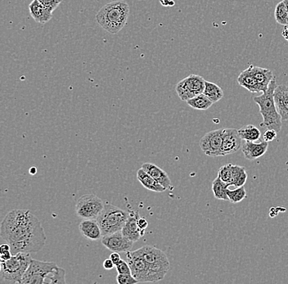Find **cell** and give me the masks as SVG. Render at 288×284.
<instances>
[{
    "label": "cell",
    "mask_w": 288,
    "mask_h": 284,
    "mask_svg": "<svg viewBox=\"0 0 288 284\" xmlns=\"http://www.w3.org/2000/svg\"><path fill=\"white\" fill-rule=\"evenodd\" d=\"M232 166L233 164H226L220 167V169L218 171L217 177L220 178V180L226 183L230 186L231 180H232Z\"/></svg>",
    "instance_id": "31"
},
{
    "label": "cell",
    "mask_w": 288,
    "mask_h": 284,
    "mask_svg": "<svg viewBox=\"0 0 288 284\" xmlns=\"http://www.w3.org/2000/svg\"><path fill=\"white\" fill-rule=\"evenodd\" d=\"M66 282V271L59 267L52 273L47 281V283L51 284H65Z\"/></svg>",
    "instance_id": "30"
},
{
    "label": "cell",
    "mask_w": 288,
    "mask_h": 284,
    "mask_svg": "<svg viewBox=\"0 0 288 284\" xmlns=\"http://www.w3.org/2000/svg\"><path fill=\"white\" fill-rule=\"evenodd\" d=\"M136 252L149 265L152 282H159L164 278L170 270V261L162 251L146 245L136 250Z\"/></svg>",
    "instance_id": "5"
},
{
    "label": "cell",
    "mask_w": 288,
    "mask_h": 284,
    "mask_svg": "<svg viewBox=\"0 0 288 284\" xmlns=\"http://www.w3.org/2000/svg\"><path fill=\"white\" fill-rule=\"evenodd\" d=\"M248 172L243 167L236 165L232 166V180L230 186H235L237 188L244 186L248 180Z\"/></svg>",
    "instance_id": "25"
},
{
    "label": "cell",
    "mask_w": 288,
    "mask_h": 284,
    "mask_svg": "<svg viewBox=\"0 0 288 284\" xmlns=\"http://www.w3.org/2000/svg\"><path fill=\"white\" fill-rule=\"evenodd\" d=\"M140 217L139 212H134L130 214L128 220L125 224L123 229H121L122 233L125 237H127L129 240H131L133 242H136L141 238L142 236L144 234V231L142 230L139 228L138 220Z\"/></svg>",
    "instance_id": "14"
},
{
    "label": "cell",
    "mask_w": 288,
    "mask_h": 284,
    "mask_svg": "<svg viewBox=\"0 0 288 284\" xmlns=\"http://www.w3.org/2000/svg\"><path fill=\"white\" fill-rule=\"evenodd\" d=\"M282 37L288 42V26H285L283 31L282 33Z\"/></svg>",
    "instance_id": "41"
},
{
    "label": "cell",
    "mask_w": 288,
    "mask_h": 284,
    "mask_svg": "<svg viewBox=\"0 0 288 284\" xmlns=\"http://www.w3.org/2000/svg\"><path fill=\"white\" fill-rule=\"evenodd\" d=\"M187 103L188 106L196 110L209 109L213 104L212 101L210 100L203 93L187 101Z\"/></svg>",
    "instance_id": "26"
},
{
    "label": "cell",
    "mask_w": 288,
    "mask_h": 284,
    "mask_svg": "<svg viewBox=\"0 0 288 284\" xmlns=\"http://www.w3.org/2000/svg\"><path fill=\"white\" fill-rule=\"evenodd\" d=\"M228 185L226 183L220 180V178H216L212 183V191H213L214 196L218 200H224L228 201L227 191H228Z\"/></svg>",
    "instance_id": "27"
},
{
    "label": "cell",
    "mask_w": 288,
    "mask_h": 284,
    "mask_svg": "<svg viewBox=\"0 0 288 284\" xmlns=\"http://www.w3.org/2000/svg\"><path fill=\"white\" fill-rule=\"evenodd\" d=\"M160 5L164 7L175 6V0H160Z\"/></svg>",
    "instance_id": "40"
},
{
    "label": "cell",
    "mask_w": 288,
    "mask_h": 284,
    "mask_svg": "<svg viewBox=\"0 0 288 284\" xmlns=\"http://www.w3.org/2000/svg\"><path fill=\"white\" fill-rule=\"evenodd\" d=\"M237 83L239 84L241 87L245 88L249 92L253 94L261 92L258 84L249 67L240 73V75L237 77Z\"/></svg>",
    "instance_id": "21"
},
{
    "label": "cell",
    "mask_w": 288,
    "mask_h": 284,
    "mask_svg": "<svg viewBox=\"0 0 288 284\" xmlns=\"http://www.w3.org/2000/svg\"><path fill=\"white\" fill-rule=\"evenodd\" d=\"M277 131H274V130H270V129H268L266 131H265V134H264V141H266L269 143V142H272L273 140L277 138Z\"/></svg>",
    "instance_id": "36"
},
{
    "label": "cell",
    "mask_w": 288,
    "mask_h": 284,
    "mask_svg": "<svg viewBox=\"0 0 288 284\" xmlns=\"http://www.w3.org/2000/svg\"><path fill=\"white\" fill-rule=\"evenodd\" d=\"M223 135L224 129L207 133L200 141V146L202 152L207 156L212 157L221 156L220 150L222 145Z\"/></svg>",
    "instance_id": "11"
},
{
    "label": "cell",
    "mask_w": 288,
    "mask_h": 284,
    "mask_svg": "<svg viewBox=\"0 0 288 284\" xmlns=\"http://www.w3.org/2000/svg\"><path fill=\"white\" fill-rule=\"evenodd\" d=\"M119 284H136L139 283V282L133 277L131 273H119L116 278Z\"/></svg>",
    "instance_id": "32"
},
{
    "label": "cell",
    "mask_w": 288,
    "mask_h": 284,
    "mask_svg": "<svg viewBox=\"0 0 288 284\" xmlns=\"http://www.w3.org/2000/svg\"><path fill=\"white\" fill-rule=\"evenodd\" d=\"M114 266H115V265H114V263L112 262V261L110 258L106 259L104 262H103V267H104V269H107V270L113 269Z\"/></svg>",
    "instance_id": "39"
},
{
    "label": "cell",
    "mask_w": 288,
    "mask_h": 284,
    "mask_svg": "<svg viewBox=\"0 0 288 284\" xmlns=\"http://www.w3.org/2000/svg\"><path fill=\"white\" fill-rule=\"evenodd\" d=\"M0 236L14 254L39 252L47 239L40 221L28 210H13L7 214L0 225Z\"/></svg>",
    "instance_id": "1"
},
{
    "label": "cell",
    "mask_w": 288,
    "mask_h": 284,
    "mask_svg": "<svg viewBox=\"0 0 288 284\" xmlns=\"http://www.w3.org/2000/svg\"><path fill=\"white\" fill-rule=\"evenodd\" d=\"M130 15V7L124 0H117L103 6L95 19L103 30L117 34L125 27Z\"/></svg>",
    "instance_id": "2"
},
{
    "label": "cell",
    "mask_w": 288,
    "mask_h": 284,
    "mask_svg": "<svg viewBox=\"0 0 288 284\" xmlns=\"http://www.w3.org/2000/svg\"><path fill=\"white\" fill-rule=\"evenodd\" d=\"M277 87L276 78L274 77L269 83V87L261 95L253 98L255 103L260 107V113L263 117L261 127L274 130L277 133L282 130V119L277 112L275 102L273 99V92Z\"/></svg>",
    "instance_id": "3"
},
{
    "label": "cell",
    "mask_w": 288,
    "mask_h": 284,
    "mask_svg": "<svg viewBox=\"0 0 288 284\" xmlns=\"http://www.w3.org/2000/svg\"><path fill=\"white\" fill-rule=\"evenodd\" d=\"M58 268L55 263L45 262L32 259L24 274L21 284L47 283L48 278Z\"/></svg>",
    "instance_id": "7"
},
{
    "label": "cell",
    "mask_w": 288,
    "mask_h": 284,
    "mask_svg": "<svg viewBox=\"0 0 288 284\" xmlns=\"http://www.w3.org/2000/svg\"><path fill=\"white\" fill-rule=\"evenodd\" d=\"M29 11L33 19L38 23L45 24L53 17V12L44 6L38 0H33L29 5Z\"/></svg>",
    "instance_id": "18"
},
{
    "label": "cell",
    "mask_w": 288,
    "mask_h": 284,
    "mask_svg": "<svg viewBox=\"0 0 288 284\" xmlns=\"http://www.w3.org/2000/svg\"><path fill=\"white\" fill-rule=\"evenodd\" d=\"M141 168L144 170L147 173L149 174L164 188L167 189L171 187V180H170V177H169L167 172L163 171L160 167H157L156 165L152 164V163H144V164L142 165Z\"/></svg>",
    "instance_id": "20"
},
{
    "label": "cell",
    "mask_w": 288,
    "mask_h": 284,
    "mask_svg": "<svg viewBox=\"0 0 288 284\" xmlns=\"http://www.w3.org/2000/svg\"><path fill=\"white\" fill-rule=\"evenodd\" d=\"M102 244L108 250L120 253V252H130L132 248L133 244L135 242H133L127 237H125L120 230L111 233V234L103 236Z\"/></svg>",
    "instance_id": "12"
},
{
    "label": "cell",
    "mask_w": 288,
    "mask_h": 284,
    "mask_svg": "<svg viewBox=\"0 0 288 284\" xmlns=\"http://www.w3.org/2000/svg\"><path fill=\"white\" fill-rule=\"evenodd\" d=\"M110 259H111L115 265H117L118 263L121 261V258H120V256L119 255V252H112L111 256H110Z\"/></svg>",
    "instance_id": "37"
},
{
    "label": "cell",
    "mask_w": 288,
    "mask_h": 284,
    "mask_svg": "<svg viewBox=\"0 0 288 284\" xmlns=\"http://www.w3.org/2000/svg\"><path fill=\"white\" fill-rule=\"evenodd\" d=\"M115 268H116L118 273H131V267H130L128 262H126L123 260L118 263L117 265H115Z\"/></svg>",
    "instance_id": "35"
},
{
    "label": "cell",
    "mask_w": 288,
    "mask_h": 284,
    "mask_svg": "<svg viewBox=\"0 0 288 284\" xmlns=\"http://www.w3.org/2000/svg\"><path fill=\"white\" fill-rule=\"evenodd\" d=\"M103 208V200L96 195L90 193L79 197L75 205V212L80 218L96 220Z\"/></svg>",
    "instance_id": "8"
},
{
    "label": "cell",
    "mask_w": 288,
    "mask_h": 284,
    "mask_svg": "<svg viewBox=\"0 0 288 284\" xmlns=\"http://www.w3.org/2000/svg\"><path fill=\"white\" fill-rule=\"evenodd\" d=\"M137 179L141 183L142 185L148 190L156 192H162L167 190V188L160 185L155 179L142 168L137 172Z\"/></svg>",
    "instance_id": "22"
},
{
    "label": "cell",
    "mask_w": 288,
    "mask_h": 284,
    "mask_svg": "<svg viewBox=\"0 0 288 284\" xmlns=\"http://www.w3.org/2000/svg\"><path fill=\"white\" fill-rule=\"evenodd\" d=\"M80 233L87 239L98 241L102 239L103 233L97 220L85 219L79 225Z\"/></svg>",
    "instance_id": "17"
},
{
    "label": "cell",
    "mask_w": 288,
    "mask_h": 284,
    "mask_svg": "<svg viewBox=\"0 0 288 284\" xmlns=\"http://www.w3.org/2000/svg\"><path fill=\"white\" fill-rule=\"evenodd\" d=\"M138 224H139V226L142 230L145 231L148 227V222H147V220H146L144 217H139V220H138Z\"/></svg>",
    "instance_id": "38"
},
{
    "label": "cell",
    "mask_w": 288,
    "mask_h": 284,
    "mask_svg": "<svg viewBox=\"0 0 288 284\" xmlns=\"http://www.w3.org/2000/svg\"><path fill=\"white\" fill-rule=\"evenodd\" d=\"M277 112L284 121L288 120V87L284 85L277 86L273 92Z\"/></svg>",
    "instance_id": "15"
},
{
    "label": "cell",
    "mask_w": 288,
    "mask_h": 284,
    "mask_svg": "<svg viewBox=\"0 0 288 284\" xmlns=\"http://www.w3.org/2000/svg\"><path fill=\"white\" fill-rule=\"evenodd\" d=\"M11 248L9 244L0 245V261L4 262L9 260V258H11Z\"/></svg>",
    "instance_id": "33"
},
{
    "label": "cell",
    "mask_w": 288,
    "mask_h": 284,
    "mask_svg": "<svg viewBox=\"0 0 288 284\" xmlns=\"http://www.w3.org/2000/svg\"><path fill=\"white\" fill-rule=\"evenodd\" d=\"M127 262L131 269V274L139 282H153L149 265L138 253L128 252L126 254Z\"/></svg>",
    "instance_id": "10"
},
{
    "label": "cell",
    "mask_w": 288,
    "mask_h": 284,
    "mask_svg": "<svg viewBox=\"0 0 288 284\" xmlns=\"http://www.w3.org/2000/svg\"><path fill=\"white\" fill-rule=\"evenodd\" d=\"M205 79L201 75H190L177 84L175 90L178 96L184 102L202 94L205 89Z\"/></svg>",
    "instance_id": "9"
},
{
    "label": "cell",
    "mask_w": 288,
    "mask_h": 284,
    "mask_svg": "<svg viewBox=\"0 0 288 284\" xmlns=\"http://www.w3.org/2000/svg\"><path fill=\"white\" fill-rule=\"evenodd\" d=\"M38 1L52 12L57 9V8L62 2V0H38Z\"/></svg>",
    "instance_id": "34"
},
{
    "label": "cell",
    "mask_w": 288,
    "mask_h": 284,
    "mask_svg": "<svg viewBox=\"0 0 288 284\" xmlns=\"http://www.w3.org/2000/svg\"><path fill=\"white\" fill-rule=\"evenodd\" d=\"M237 132L241 140L245 141H258L261 137V131L253 125L242 126L239 130H237Z\"/></svg>",
    "instance_id": "23"
},
{
    "label": "cell",
    "mask_w": 288,
    "mask_h": 284,
    "mask_svg": "<svg viewBox=\"0 0 288 284\" xmlns=\"http://www.w3.org/2000/svg\"><path fill=\"white\" fill-rule=\"evenodd\" d=\"M129 216L130 213L124 210L111 204H107L96 220L100 226L103 236H106L121 230Z\"/></svg>",
    "instance_id": "6"
},
{
    "label": "cell",
    "mask_w": 288,
    "mask_h": 284,
    "mask_svg": "<svg viewBox=\"0 0 288 284\" xmlns=\"http://www.w3.org/2000/svg\"><path fill=\"white\" fill-rule=\"evenodd\" d=\"M284 4L286 5V10H287L288 13V0H283Z\"/></svg>",
    "instance_id": "42"
},
{
    "label": "cell",
    "mask_w": 288,
    "mask_h": 284,
    "mask_svg": "<svg viewBox=\"0 0 288 284\" xmlns=\"http://www.w3.org/2000/svg\"><path fill=\"white\" fill-rule=\"evenodd\" d=\"M276 22L282 26H288V13L283 0L277 4L274 11Z\"/></svg>",
    "instance_id": "28"
},
{
    "label": "cell",
    "mask_w": 288,
    "mask_h": 284,
    "mask_svg": "<svg viewBox=\"0 0 288 284\" xmlns=\"http://www.w3.org/2000/svg\"><path fill=\"white\" fill-rule=\"evenodd\" d=\"M31 260L30 253L19 252L2 262L0 269V283L21 284Z\"/></svg>",
    "instance_id": "4"
},
{
    "label": "cell",
    "mask_w": 288,
    "mask_h": 284,
    "mask_svg": "<svg viewBox=\"0 0 288 284\" xmlns=\"http://www.w3.org/2000/svg\"><path fill=\"white\" fill-rule=\"evenodd\" d=\"M269 148V143L266 141L261 143L245 141L241 145V151L245 158L249 160H254L265 155Z\"/></svg>",
    "instance_id": "16"
},
{
    "label": "cell",
    "mask_w": 288,
    "mask_h": 284,
    "mask_svg": "<svg viewBox=\"0 0 288 284\" xmlns=\"http://www.w3.org/2000/svg\"><path fill=\"white\" fill-rule=\"evenodd\" d=\"M241 148V139L236 129H224L221 156H227L237 152Z\"/></svg>",
    "instance_id": "13"
},
{
    "label": "cell",
    "mask_w": 288,
    "mask_h": 284,
    "mask_svg": "<svg viewBox=\"0 0 288 284\" xmlns=\"http://www.w3.org/2000/svg\"><path fill=\"white\" fill-rule=\"evenodd\" d=\"M227 195H228V201H231V202H241L246 197V191H245L244 186L237 187L236 189H233V190L228 188Z\"/></svg>",
    "instance_id": "29"
},
{
    "label": "cell",
    "mask_w": 288,
    "mask_h": 284,
    "mask_svg": "<svg viewBox=\"0 0 288 284\" xmlns=\"http://www.w3.org/2000/svg\"><path fill=\"white\" fill-rule=\"evenodd\" d=\"M203 94L213 103H217L224 97L222 89L213 82H205V89Z\"/></svg>",
    "instance_id": "24"
},
{
    "label": "cell",
    "mask_w": 288,
    "mask_h": 284,
    "mask_svg": "<svg viewBox=\"0 0 288 284\" xmlns=\"http://www.w3.org/2000/svg\"><path fill=\"white\" fill-rule=\"evenodd\" d=\"M249 68L254 75L256 82L258 84L261 92L265 93L269 87L270 82L275 77L273 72L269 69L262 68L259 66H253V65H251Z\"/></svg>",
    "instance_id": "19"
}]
</instances>
